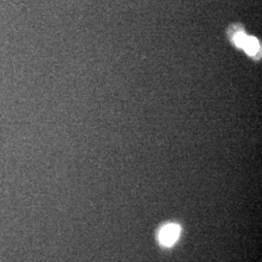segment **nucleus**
Listing matches in <instances>:
<instances>
[{"label": "nucleus", "mask_w": 262, "mask_h": 262, "mask_svg": "<svg viewBox=\"0 0 262 262\" xmlns=\"http://www.w3.org/2000/svg\"><path fill=\"white\" fill-rule=\"evenodd\" d=\"M181 233V227L178 225H165L159 232V241L162 245L170 247L178 240Z\"/></svg>", "instance_id": "f257e3e1"}, {"label": "nucleus", "mask_w": 262, "mask_h": 262, "mask_svg": "<svg viewBox=\"0 0 262 262\" xmlns=\"http://www.w3.org/2000/svg\"><path fill=\"white\" fill-rule=\"evenodd\" d=\"M242 49L245 50V52L247 54H249L251 56H254L258 52V50H259L258 40L256 38L247 36Z\"/></svg>", "instance_id": "f03ea898"}, {"label": "nucleus", "mask_w": 262, "mask_h": 262, "mask_svg": "<svg viewBox=\"0 0 262 262\" xmlns=\"http://www.w3.org/2000/svg\"><path fill=\"white\" fill-rule=\"evenodd\" d=\"M247 35L243 33V32H238L234 35V43L237 47H243L244 43L246 41Z\"/></svg>", "instance_id": "7ed1b4c3"}]
</instances>
